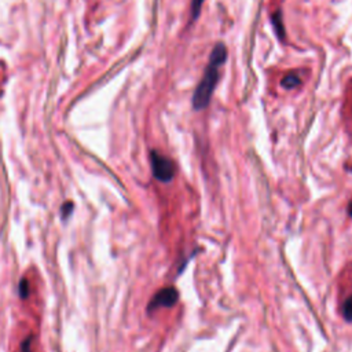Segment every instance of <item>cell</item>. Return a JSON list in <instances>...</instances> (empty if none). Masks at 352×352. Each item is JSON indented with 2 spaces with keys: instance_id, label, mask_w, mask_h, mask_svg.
<instances>
[{
  "instance_id": "obj_1",
  "label": "cell",
  "mask_w": 352,
  "mask_h": 352,
  "mask_svg": "<svg viewBox=\"0 0 352 352\" xmlns=\"http://www.w3.org/2000/svg\"><path fill=\"white\" fill-rule=\"evenodd\" d=\"M227 59V48L223 43L216 44L213 47L211 57H209V64L206 66L204 76L198 84L197 89L193 95V106L196 110L205 109L211 102L213 89L216 87V83L219 80L220 66L224 64Z\"/></svg>"
},
{
  "instance_id": "obj_2",
  "label": "cell",
  "mask_w": 352,
  "mask_h": 352,
  "mask_svg": "<svg viewBox=\"0 0 352 352\" xmlns=\"http://www.w3.org/2000/svg\"><path fill=\"white\" fill-rule=\"evenodd\" d=\"M150 162H152L153 175L157 180H160L162 183H168L175 177V164L171 158L153 150L150 153Z\"/></svg>"
},
{
  "instance_id": "obj_3",
  "label": "cell",
  "mask_w": 352,
  "mask_h": 352,
  "mask_svg": "<svg viewBox=\"0 0 352 352\" xmlns=\"http://www.w3.org/2000/svg\"><path fill=\"white\" fill-rule=\"evenodd\" d=\"M177 300H179V293L175 287H164L154 294L153 299L149 303L147 311L154 312L155 309H160V308L174 307Z\"/></svg>"
},
{
  "instance_id": "obj_4",
  "label": "cell",
  "mask_w": 352,
  "mask_h": 352,
  "mask_svg": "<svg viewBox=\"0 0 352 352\" xmlns=\"http://www.w3.org/2000/svg\"><path fill=\"white\" fill-rule=\"evenodd\" d=\"M281 84H282V87H285L286 89H292V88L299 87V86L301 84V80L297 74L289 73V74H286L285 77H284V80H282Z\"/></svg>"
},
{
  "instance_id": "obj_5",
  "label": "cell",
  "mask_w": 352,
  "mask_h": 352,
  "mask_svg": "<svg viewBox=\"0 0 352 352\" xmlns=\"http://www.w3.org/2000/svg\"><path fill=\"white\" fill-rule=\"evenodd\" d=\"M343 314H344V318L348 322H352V296H350L345 300L344 306H343Z\"/></svg>"
},
{
  "instance_id": "obj_6",
  "label": "cell",
  "mask_w": 352,
  "mask_h": 352,
  "mask_svg": "<svg viewBox=\"0 0 352 352\" xmlns=\"http://www.w3.org/2000/svg\"><path fill=\"white\" fill-rule=\"evenodd\" d=\"M202 4H204V0H191V18H197Z\"/></svg>"
},
{
  "instance_id": "obj_7",
  "label": "cell",
  "mask_w": 352,
  "mask_h": 352,
  "mask_svg": "<svg viewBox=\"0 0 352 352\" xmlns=\"http://www.w3.org/2000/svg\"><path fill=\"white\" fill-rule=\"evenodd\" d=\"M20 297L21 299H26L28 296H29V284H28V281L23 278L20 281Z\"/></svg>"
},
{
  "instance_id": "obj_8",
  "label": "cell",
  "mask_w": 352,
  "mask_h": 352,
  "mask_svg": "<svg viewBox=\"0 0 352 352\" xmlns=\"http://www.w3.org/2000/svg\"><path fill=\"white\" fill-rule=\"evenodd\" d=\"M72 211H73V204L72 202H65L64 206H62V216H64V219L67 218L72 213Z\"/></svg>"
},
{
  "instance_id": "obj_9",
  "label": "cell",
  "mask_w": 352,
  "mask_h": 352,
  "mask_svg": "<svg viewBox=\"0 0 352 352\" xmlns=\"http://www.w3.org/2000/svg\"><path fill=\"white\" fill-rule=\"evenodd\" d=\"M30 343H32V338L28 337L21 345V351L22 352H32V348H30Z\"/></svg>"
},
{
  "instance_id": "obj_10",
  "label": "cell",
  "mask_w": 352,
  "mask_h": 352,
  "mask_svg": "<svg viewBox=\"0 0 352 352\" xmlns=\"http://www.w3.org/2000/svg\"><path fill=\"white\" fill-rule=\"evenodd\" d=\"M348 213H350V216L352 218V201L351 204H350V206H348Z\"/></svg>"
}]
</instances>
